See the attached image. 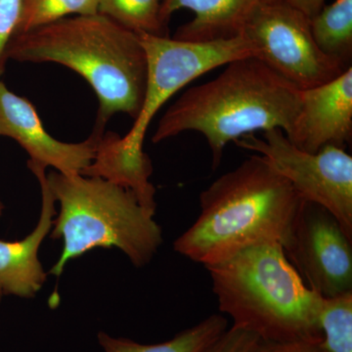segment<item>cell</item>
Returning <instances> with one entry per match:
<instances>
[{
  "label": "cell",
  "mask_w": 352,
  "mask_h": 352,
  "mask_svg": "<svg viewBox=\"0 0 352 352\" xmlns=\"http://www.w3.org/2000/svg\"><path fill=\"white\" fill-rule=\"evenodd\" d=\"M318 323L327 352H352V291L340 295L322 296Z\"/></svg>",
  "instance_id": "e0dca14e"
},
{
  "label": "cell",
  "mask_w": 352,
  "mask_h": 352,
  "mask_svg": "<svg viewBox=\"0 0 352 352\" xmlns=\"http://www.w3.org/2000/svg\"><path fill=\"white\" fill-rule=\"evenodd\" d=\"M283 249L312 291L324 298L352 291V239L326 208L303 201Z\"/></svg>",
  "instance_id": "9c48e42d"
},
{
  "label": "cell",
  "mask_w": 352,
  "mask_h": 352,
  "mask_svg": "<svg viewBox=\"0 0 352 352\" xmlns=\"http://www.w3.org/2000/svg\"><path fill=\"white\" fill-rule=\"evenodd\" d=\"M21 10L22 0H0V78L6 71L7 50L17 31Z\"/></svg>",
  "instance_id": "d6986e66"
},
{
  "label": "cell",
  "mask_w": 352,
  "mask_h": 352,
  "mask_svg": "<svg viewBox=\"0 0 352 352\" xmlns=\"http://www.w3.org/2000/svg\"><path fill=\"white\" fill-rule=\"evenodd\" d=\"M100 0H22L16 34L52 24L69 16L96 15Z\"/></svg>",
  "instance_id": "ac0fdd59"
},
{
  "label": "cell",
  "mask_w": 352,
  "mask_h": 352,
  "mask_svg": "<svg viewBox=\"0 0 352 352\" xmlns=\"http://www.w3.org/2000/svg\"><path fill=\"white\" fill-rule=\"evenodd\" d=\"M258 340L256 333L232 325L203 352H250Z\"/></svg>",
  "instance_id": "ffe728a7"
},
{
  "label": "cell",
  "mask_w": 352,
  "mask_h": 352,
  "mask_svg": "<svg viewBox=\"0 0 352 352\" xmlns=\"http://www.w3.org/2000/svg\"><path fill=\"white\" fill-rule=\"evenodd\" d=\"M298 149L342 148L352 138V68L319 87L300 90V109L288 138Z\"/></svg>",
  "instance_id": "8fae6325"
},
{
  "label": "cell",
  "mask_w": 352,
  "mask_h": 352,
  "mask_svg": "<svg viewBox=\"0 0 352 352\" xmlns=\"http://www.w3.org/2000/svg\"><path fill=\"white\" fill-rule=\"evenodd\" d=\"M219 311L266 342L323 340L322 296L308 288L283 245H254L207 266Z\"/></svg>",
  "instance_id": "277c9868"
},
{
  "label": "cell",
  "mask_w": 352,
  "mask_h": 352,
  "mask_svg": "<svg viewBox=\"0 0 352 352\" xmlns=\"http://www.w3.org/2000/svg\"><path fill=\"white\" fill-rule=\"evenodd\" d=\"M312 34L322 52L351 68L352 0H336L310 19Z\"/></svg>",
  "instance_id": "9a60e30c"
},
{
  "label": "cell",
  "mask_w": 352,
  "mask_h": 352,
  "mask_svg": "<svg viewBox=\"0 0 352 352\" xmlns=\"http://www.w3.org/2000/svg\"><path fill=\"white\" fill-rule=\"evenodd\" d=\"M104 131L95 129L80 143H65L44 129L36 108L24 97L10 91L0 80V136L14 139L30 156L28 164L52 166L65 175H80L94 161Z\"/></svg>",
  "instance_id": "30bf717a"
},
{
  "label": "cell",
  "mask_w": 352,
  "mask_h": 352,
  "mask_svg": "<svg viewBox=\"0 0 352 352\" xmlns=\"http://www.w3.org/2000/svg\"><path fill=\"white\" fill-rule=\"evenodd\" d=\"M242 36L254 46L256 58L298 90L331 82L349 69L322 52L309 18L282 0L261 4Z\"/></svg>",
  "instance_id": "ba28073f"
},
{
  "label": "cell",
  "mask_w": 352,
  "mask_h": 352,
  "mask_svg": "<svg viewBox=\"0 0 352 352\" xmlns=\"http://www.w3.org/2000/svg\"><path fill=\"white\" fill-rule=\"evenodd\" d=\"M8 59L57 63L82 76L98 97L96 129L115 113L136 120L144 101L147 57L138 34L98 13L73 16L16 34Z\"/></svg>",
  "instance_id": "3957f363"
},
{
  "label": "cell",
  "mask_w": 352,
  "mask_h": 352,
  "mask_svg": "<svg viewBox=\"0 0 352 352\" xmlns=\"http://www.w3.org/2000/svg\"><path fill=\"white\" fill-rule=\"evenodd\" d=\"M250 352H327L319 344L307 342H266L259 340Z\"/></svg>",
  "instance_id": "44dd1931"
},
{
  "label": "cell",
  "mask_w": 352,
  "mask_h": 352,
  "mask_svg": "<svg viewBox=\"0 0 352 352\" xmlns=\"http://www.w3.org/2000/svg\"><path fill=\"white\" fill-rule=\"evenodd\" d=\"M311 19L323 8L325 0H282Z\"/></svg>",
  "instance_id": "7402d4cb"
},
{
  "label": "cell",
  "mask_w": 352,
  "mask_h": 352,
  "mask_svg": "<svg viewBox=\"0 0 352 352\" xmlns=\"http://www.w3.org/2000/svg\"><path fill=\"white\" fill-rule=\"evenodd\" d=\"M28 166L38 178L43 195L38 226L23 240H0V289L3 295L25 298H34L45 283L47 273L39 261L38 251L52 229L56 214V201L46 182V168L31 164Z\"/></svg>",
  "instance_id": "7c38bea8"
},
{
  "label": "cell",
  "mask_w": 352,
  "mask_h": 352,
  "mask_svg": "<svg viewBox=\"0 0 352 352\" xmlns=\"http://www.w3.org/2000/svg\"><path fill=\"white\" fill-rule=\"evenodd\" d=\"M228 329L223 314H212L175 337L160 344H139L126 338L98 333V342L105 352H203Z\"/></svg>",
  "instance_id": "5bb4252c"
},
{
  "label": "cell",
  "mask_w": 352,
  "mask_h": 352,
  "mask_svg": "<svg viewBox=\"0 0 352 352\" xmlns=\"http://www.w3.org/2000/svg\"><path fill=\"white\" fill-rule=\"evenodd\" d=\"M303 201L254 154L201 192L200 214L173 248L207 267L254 245H284Z\"/></svg>",
  "instance_id": "6da1fadb"
},
{
  "label": "cell",
  "mask_w": 352,
  "mask_h": 352,
  "mask_svg": "<svg viewBox=\"0 0 352 352\" xmlns=\"http://www.w3.org/2000/svg\"><path fill=\"white\" fill-rule=\"evenodd\" d=\"M3 210H4V205H3V204L1 203V201H0V217H2V214H3Z\"/></svg>",
  "instance_id": "603a6c76"
},
{
  "label": "cell",
  "mask_w": 352,
  "mask_h": 352,
  "mask_svg": "<svg viewBox=\"0 0 352 352\" xmlns=\"http://www.w3.org/2000/svg\"><path fill=\"white\" fill-rule=\"evenodd\" d=\"M268 0H163L161 18L166 25L173 13L188 9L195 14L175 38L188 41H212L242 36L259 6Z\"/></svg>",
  "instance_id": "4fadbf2b"
},
{
  "label": "cell",
  "mask_w": 352,
  "mask_h": 352,
  "mask_svg": "<svg viewBox=\"0 0 352 352\" xmlns=\"http://www.w3.org/2000/svg\"><path fill=\"white\" fill-rule=\"evenodd\" d=\"M46 182L60 203L51 238L63 240L51 274L59 277L69 261L95 248H118L136 267L154 258L163 243L162 228L131 190L102 178L56 170L46 175Z\"/></svg>",
  "instance_id": "5b68a950"
},
{
  "label": "cell",
  "mask_w": 352,
  "mask_h": 352,
  "mask_svg": "<svg viewBox=\"0 0 352 352\" xmlns=\"http://www.w3.org/2000/svg\"><path fill=\"white\" fill-rule=\"evenodd\" d=\"M2 296H3V293H2L1 289H0V302H1Z\"/></svg>",
  "instance_id": "cb8c5ba5"
},
{
  "label": "cell",
  "mask_w": 352,
  "mask_h": 352,
  "mask_svg": "<svg viewBox=\"0 0 352 352\" xmlns=\"http://www.w3.org/2000/svg\"><path fill=\"white\" fill-rule=\"evenodd\" d=\"M147 57V82L142 109L124 138L104 133L98 150L113 163L135 164L147 161L143 150L150 122L166 101L182 88L212 69L256 51L244 36L212 41H188L138 34Z\"/></svg>",
  "instance_id": "8992f818"
},
{
  "label": "cell",
  "mask_w": 352,
  "mask_h": 352,
  "mask_svg": "<svg viewBox=\"0 0 352 352\" xmlns=\"http://www.w3.org/2000/svg\"><path fill=\"white\" fill-rule=\"evenodd\" d=\"M163 0H100L99 13L136 34L166 36Z\"/></svg>",
  "instance_id": "2e32d148"
},
{
  "label": "cell",
  "mask_w": 352,
  "mask_h": 352,
  "mask_svg": "<svg viewBox=\"0 0 352 352\" xmlns=\"http://www.w3.org/2000/svg\"><path fill=\"white\" fill-rule=\"evenodd\" d=\"M234 142L263 157L302 200L326 208L352 239V157L344 149L326 146L317 153L302 151L279 129Z\"/></svg>",
  "instance_id": "52a82bcc"
},
{
  "label": "cell",
  "mask_w": 352,
  "mask_h": 352,
  "mask_svg": "<svg viewBox=\"0 0 352 352\" xmlns=\"http://www.w3.org/2000/svg\"><path fill=\"white\" fill-rule=\"evenodd\" d=\"M300 109V90L258 58H240L214 80L186 90L164 113L152 141L199 132L210 146L217 170L231 141L274 129L288 138Z\"/></svg>",
  "instance_id": "7a4b0ae2"
}]
</instances>
